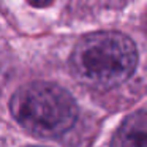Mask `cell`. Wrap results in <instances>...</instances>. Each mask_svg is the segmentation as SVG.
<instances>
[{"mask_svg":"<svg viewBox=\"0 0 147 147\" xmlns=\"http://www.w3.org/2000/svg\"><path fill=\"white\" fill-rule=\"evenodd\" d=\"M138 65V49L120 32H95L74 46L70 57L71 73L93 89H112L125 82Z\"/></svg>","mask_w":147,"mask_h":147,"instance_id":"obj_1","label":"cell"},{"mask_svg":"<svg viewBox=\"0 0 147 147\" xmlns=\"http://www.w3.org/2000/svg\"><path fill=\"white\" fill-rule=\"evenodd\" d=\"M111 147H147V112L130 114L115 130Z\"/></svg>","mask_w":147,"mask_h":147,"instance_id":"obj_3","label":"cell"},{"mask_svg":"<svg viewBox=\"0 0 147 147\" xmlns=\"http://www.w3.org/2000/svg\"><path fill=\"white\" fill-rule=\"evenodd\" d=\"M29 147H38V146H29Z\"/></svg>","mask_w":147,"mask_h":147,"instance_id":"obj_4","label":"cell"},{"mask_svg":"<svg viewBox=\"0 0 147 147\" xmlns=\"http://www.w3.org/2000/svg\"><path fill=\"white\" fill-rule=\"evenodd\" d=\"M10 111L24 130L45 139L63 136L78 119L71 93L52 82H30L18 89Z\"/></svg>","mask_w":147,"mask_h":147,"instance_id":"obj_2","label":"cell"}]
</instances>
